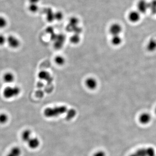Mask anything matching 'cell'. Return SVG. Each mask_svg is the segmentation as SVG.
I'll list each match as a JSON object with an SVG mask.
<instances>
[{"label": "cell", "instance_id": "obj_4", "mask_svg": "<svg viewBox=\"0 0 156 156\" xmlns=\"http://www.w3.org/2000/svg\"><path fill=\"white\" fill-rule=\"evenodd\" d=\"M7 42L10 48L16 49L21 46L20 40L13 35L9 36L7 38Z\"/></svg>", "mask_w": 156, "mask_h": 156}, {"label": "cell", "instance_id": "obj_18", "mask_svg": "<svg viewBox=\"0 0 156 156\" xmlns=\"http://www.w3.org/2000/svg\"><path fill=\"white\" fill-rule=\"evenodd\" d=\"M67 116H66V119L67 120H70L73 118L75 117L76 114V111L74 109H71L68 110L67 111Z\"/></svg>", "mask_w": 156, "mask_h": 156}, {"label": "cell", "instance_id": "obj_23", "mask_svg": "<svg viewBox=\"0 0 156 156\" xmlns=\"http://www.w3.org/2000/svg\"><path fill=\"white\" fill-rule=\"evenodd\" d=\"M80 38L78 34H75L71 37L70 41L73 44H77L80 41Z\"/></svg>", "mask_w": 156, "mask_h": 156}, {"label": "cell", "instance_id": "obj_10", "mask_svg": "<svg viewBox=\"0 0 156 156\" xmlns=\"http://www.w3.org/2000/svg\"><path fill=\"white\" fill-rule=\"evenodd\" d=\"M28 146L32 149H35L39 147L40 144V141L36 137H33L27 142Z\"/></svg>", "mask_w": 156, "mask_h": 156}, {"label": "cell", "instance_id": "obj_13", "mask_svg": "<svg viewBox=\"0 0 156 156\" xmlns=\"http://www.w3.org/2000/svg\"><path fill=\"white\" fill-rule=\"evenodd\" d=\"M21 148L18 146H15L11 148L6 156H21Z\"/></svg>", "mask_w": 156, "mask_h": 156}, {"label": "cell", "instance_id": "obj_6", "mask_svg": "<svg viewBox=\"0 0 156 156\" xmlns=\"http://www.w3.org/2000/svg\"><path fill=\"white\" fill-rule=\"evenodd\" d=\"M137 7L139 13H145L149 9V3L145 0H140L137 4Z\"/></svg>", "mask_w": 156, "mask_h": 156}, {"label": "cell", "instance_id": "obj_29", "mask_svg": "<svg viewBox=\"0 0 156 156\" xmlns=\"http://www.w3.org/2000/svg\"><path fill=\"white\" fill-rule=\"evenodd\" d=\"M40 0H29L30 4H38Z\"/></svg>", "mask_w": 156, "mask_h": 156}, {"label": "cell", "instance_id": "obj_19", "mask_svg": "<svg viewBox=\"0 0 156 156\" xmlns=\"http://www.w3.org/2000/svg\"><path fill=\"white\" fill-rule=\"evenodd\" d=\"M9 117L8 115L5 113H2L0 114V124H5L8 122Z\"/></svg>", "mask_w": 156, "mask_h": 156}, {"label": "cell", "instance_id": "obj_22", "mask_svg": "<svg viewBox=\"0 0 156 156\" xmlns=\"http://www.w3.org/2000/svg\"><path fill=\"white\" fill-rule=\"evenodd\" d=\"M28 10L31 13H36L39 10V6L37 4H30L28 7Z\"/></svg>", "mask_w": 156, "mask_h": 156}, {"label": "cell", "instance_id": "obj_1", "mask_svg": "<svg viewBox=\"0 0 156 156\" xmlns=\"http://www.w3.org/2000/svg\"><path fill=\"white\" fill-rule=\"evenodd\" d=\"M68 109L64 106L53 108H48L43 111V114L47 118H54L66 113Z\"/></svg>", "mask_w": 156, "mask_h": 156}, {"label": "cell", "instance_id": "obj_27", "mask_svg": "<svg viewBox=\"0 0 156 156\" xmlns=\"http://www.w3.org/2000/svg\"><path fill=\"white\" fill-rule=\"evenodd\" d=\"M106 154L103 151H97L94 155L93 156H105Z\"/></svg>", "mask_w": 156, "mask_h": 156}, {"label": "cell", "instance_id": "obj_28", "mask_svg": "<svg viewBox=\"0 0 156 156\" xmlns=\"http://www.w3.org/2000/svg\"><path fill=\"white\" fill-rule=\"evenodd\" d=\"M46 32L48 34H51V35L52 34L54 33L53 28V27H51V26H49V27H47L46 29Z\"/></svg>", "mask_w": 156, "mask_h": 156}, {"label": "cell", "instance_id": "obj_9", "mask_svg": "<svg viewBox=\"0 0 156 156\" xmlns=\"http://www.w3.org/2000/svg\"><path fill=\"white\" fill-rule=\"evenodd\" d=\"M151 116L149 113L144 112L140 115L139 121L141 124L145 125L148 124L151 122Z\"/></svg>", "mask_w": 156, "mask_h": 156}, {"label": "cell", "instance_id": "obj_3", "mask_svg": "<svg viewBox=\"0 0 156 156\" xmlns=\"http://www.w3.org/2000/svg\"><path fill=\"white\" fill-rule=\"evenodd\" d=\"M156 151L155 149L153 147H148L147 148H142L138 149L129 156H156Z\"/></svg>", "mask_w": 156, "mask_h": 156}, {"label": "cell", "instance_id": "obj_21", "mask_svg": "<svg viewBox=\"0 0 156 156\" xmlns=\"http://www.w3.org/2000/svg\"><path fill=\"white\" fill-rule=\"evenodd\" d=\"M55 61L58 65L61 66V65H63L65 63V59L63 56H56L55 58Z\"/></svg>", "mask_w": 156, "mask_h": 156}, {"label": "cell", "instance_id": "obj_24", "mask_svg": "<svg viewBox=\"0 0 156 156\" xmlns=\"http://www.w3.org/2000/svg\"><path fill=\"white\" fill-rule=\"evenodd\" d=\"M7 21L6 19L3 16H0V29H3L7 26Z\"/></svg>", "mask_w": 156, "mask_h": 156}, {"label": "cell", "instance_id": "obj_7", "mask_svg": "<svg viewBox=\"0 0 156 156\" xmlns=\"http://www.w3.org/2000/svg\"><path fill=\"white\" fill-rule=\"evenodd\" d=\"M85 85L86 87L90 90H94L98 86V82L95 78L90 77L86 79Z\"/></svg>", "mask_w": 156, "mask_h": 156}, {"label": "cell", "instance_id": "obj_11", "mask_svg": "<svg viewBox=\"0 0 156 156\" xmlns=\"http://www.w3.org/2000/svg\"><path fill=\"white\" fill-rule=\"evenodd\" d=\"M15 79V75L11 72H8L6 73L3 76L4 82L7 84L13 83Z\"/></svg>", "mask_w": 156, "mask_h": 156}, {"label": "cell", "instance_id": "obj_2", "mask_svg": "<svg viewBox=\"0 0 156 156\" xmlns=\"http://www.w3.org/2000/svg\"><path fill=\"white\" fill-rule=\"evenodd\" d=\"M21 89L18 86H8L3 90V95L6 99L15 98L20 94Z\"/></svg>", "mask_w": 156, "mask_h": 156}, {"label": "cell", "instance_id": "obj_5", "mask_svg": "<svg viewBox=\"0 0 156 156\" xmlns=\"http://www.w3.org/2000/svg\"><path fill=\"white\" fill-rule=\"evenodd\" d=\"M122 31V26L118 23H114L110 26L109 31L112 36L119 35Z\"/></svg>", "mask_w": 156, "mask_h": 156}, {"label": "cell", "instance_id": "obj_25", "mask_svg": "<svg viewBox=\"0 0 156 156\" xmlns=\"http://www.w3.org/2000/svg\"><path fill=\"white\" fill-rule=\"evenodd\" d=\"M55 20L58 21L62 20L63 18V15L61 11H57L54 13Z\"/></svg>", "mask_w": 156, "mask_h": 156}, {"label": "cell", "instance_id": "obj_14", "mask_svg": "<svg viewBox=\"0 0 156 156\" xmlns=\"http://www.w3.org/2000/svg\"><path fill=\"white\" fill-rule=\"evenodd\" d=\"M32 137V131L29 129L24 130L22 134L21 138L24 142L27 143V142Z\"/></svg>", "mask_w": 156, "mask_h": 156}, {"label": "cell", "instance_id": "obj_15", "mask_svg": "<svg viewBox=\"0 0 156 156\" xmlns=\"http://www.w3.org/2000/svg\"><path fill=\"white\" fill-rule=\"evenodd\" d=\"M146 49L148 51L153 52L156 50V40L152 39L150 40L146 45Z\"/></svg>", "mask_w": 156, "mask_h": 156}, {"label": "cell", "instance_id": "obj_12", "mask_svg": "<svg viewBox=\"0 0 156 156\" xmlns=\"http://www.w3.org/2000/svg\"><path fill=\"white\" fill-rule=\"evenodd\" d=\"M128 18L131 22H138L140 19V14L138 11H131L128 15Z\"/></svg>", "mask_w": 156, "mask_h": 156}, {"label": "cell", "instance_id": "obj_26", "mask_svg": "<svg viewBox=\"0 0 156 156\" xmlns=\"http://www.w3.org/2000/svg\"><path fill=\"white\" fill-rule=\"evenodd\" d=\"M7 42V38L4 35L0 34V46H4Z\"/></svg>", "mask_w": 156, "mask_h": 156}, {"label": "cell", "instance_id": "obj_17", "mask_svg": "<svg viewBox=\"0 0 156 156\" xmlns=\"http://www.w3.org/2000/svg\"><path fill=\"white\" fill-rule=\"evenodd\" d=\"M122 39L120 35L113 36L111 39V43L114 46H119L122 43Z\"/></svg>", "mask_w": 156, "mask_h": 156}, {"label": "cell", "instance_id": "obj_30", "mask_svg": "<svg viewBox=\"0 0 156 156\" xmlns=\"http://www.w3.org/2000/svg\"><path fill=\"white\" fill-rule=\"evenodd\" d=\"M155 112L156 114V108H155Z\"/></svg>", "mask_w": 156, "mask_h": 156}, {"label": "cell", "instance_id": "obj_20", "mask_svg": "<svg viewBox=\"0 0 156 156\" xmlns=\"http://www.w3.org/2000/svg\"><path fill=\"white\" fill-rule=\"evenodd\" d=\"M149 9L152 14H156V0H152L149 3Z\"/></svg>", "mask_w": 156, "mask_h": 156}, {"label": "cell", "instance_id": "obj_16", "mask_svg": "<svg viewBox=\"0 0 156 156\" xmlns=\"http://www.w3.org/2000/svg\"><path fill=\"white\" fill-rule=\"evenodd\" d=\"M46 16L47 21L49 22H52L55 20L54 13L53 12L51 8H47L46 10Z\"/></svg>", "mask_w": 156, "mask_h": 156}, {"label": "cell", "instance_id": "obj_8", "mask_svg": "<svg viewBox=\"0 0 156 156\" xmlns=\"http://www.w3.org/2000/svg\"><path fill=\"white\" fill-rule=\"evenodd\" d=\"M38 77L42 80L47 81L48 83H51L53 80L50 73L46 71H41L38 74Z\"/></svg>", "mask_w": 156, "mask_h": 156}]
</instances>
